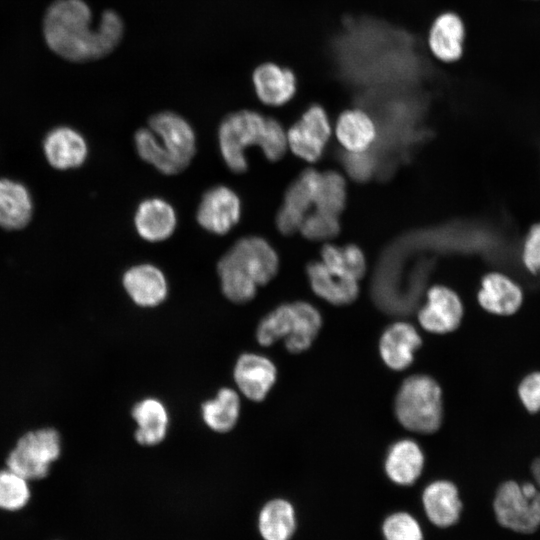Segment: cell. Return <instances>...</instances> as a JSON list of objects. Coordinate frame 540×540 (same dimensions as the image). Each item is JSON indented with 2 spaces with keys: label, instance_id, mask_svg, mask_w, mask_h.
<instances>
[{
  "label": "cell",
  "instance_id": "3",
  "mask_svg": "<svg viewBox=\"0 0 540 540\" xmlns=\"http://www.w3.org/2000/svg\"><path fill=\"white\" fill-rule=\"evenodd\" d=\"M395 414L407 429L418 433L435 432L441 425L442 392L427 375H413L401 385L395 399Z\"/></svg>",
  "mask_w": 540,
  "mask_h": 540
},
{
  "label": "cell",
  "instance_id": "24",
  "mask_svg": "<svg viewBox=\"0 0 540 540\" xmlns=\"http://www.w3.org/2000/svg\"><path fill=\"white\" fill-rule=\"evenodd\" d=\"M132 417L138 425L136 441L144 446H153L164 440L169 417L164 404L155 398H145L135 404Z\"/></svg>",
  "mask_w": 540,
  "mask_h": 540
},
{
  "label": "cell",
  "instance_id": "5",
  "mask_svg": "<svg viewBox=\"0 0 540 540\" xmlns=\"http://www.w3.org/2000/svg\"><path fill=\"white\" fill-rule=\"evenodd\" d=\"M493 510L502 527L522 534L533 533L540 527V490L530 482H503L496 491Z\"/></svg>",
  "mask_w": 540,
  "mask_h": 540
},
{
  "label": "cell",
  "instance_id": "37",
  "mask_svg": "<svg viewBox=\"0 0 540 540\" xmlns=\"http://www.w3.org/2000/svg\"><path fill=\"white\" fill-rule=\"evenodd\" d=\"M521 260L528 272H540V223L534 224L528 231L522 245Z\"/></svg>",
  "mask_w": 540,
  "mask_h": 540
},
{
  "label": "cell",
  "instance_id": "7",
  "mask_svg": "<svg viewBox=\"0 0 540 540\" xmlns=\"http://www.w3.org/2000/svg\"><path fill=\"white\" fill-rule=\"evenodd\" d=\"M220 261L237 268L258 286L272 280L279 268L277 252L267 240L258 236L238 239Z\"/></svg>",
  "mask_w": 540,
  "mask_h": 540
},
{
  "label": "cell",
  "instance_id": "20",
  "mask_svg": "<svg viewBox=\"0 0 540 540\" xmlns=\"http://www.w3.org/2000/svg\"><path fill=\"white\" fill-rule=\"evenodd\" d=\"M421 344V337L414 326L406 322H396L383 332L379 351L384 363L399 371L413 362L414 353Z\"/></svg>",
  "mask_w": 540,
  "mask_h": 540
},
{
  "label": "cell",
  "instance_id": "13",
  "mask_svg": "<svg viewBox=\"0 0 540 540\" xmlns=\"http://www.w3.org/2000/svg\"><path fill=\"white\" fill-rule=\"evenodd\" d=\"M319 177L320 173L308 169L288 187L276 215V226L282 234L290 235L300 229L306 211L314 202Z\"/></svg>",
  "mask_w": 540,
  "mask_h": 540
},
{
  "label": "cell",
  "instance_id": "22",
  "mask_svg": "<svg viewBox=\"0 0 540 540\" xmlns=\"http://www.w3.org/2000/svg\"><path fill=\"white\" fill-rule=\"evenodd\" d=\"M307 275L312 290L331 304L346 305L358 296L357 280L330 270L322 262L310 263Z\"/></svg>",
  "mask_w": 540,
  "mask_h": 540
},
{
  "label": "cell",
  "instance_id": "25",
  "mask_svg": "<svg viewBox=\"0 0 540 540\" xmlns=\"http://www.w3.org/2000/svg\"><path fill=\"white\" fill-rule=\"evenodd\" d=\"M297 528L293 504L283 498L268 501L260 510L258 529L264 540H291Z\"/></svg>",
  "mask_w": 540,
  "mask_h": 540
},
{
  "label": "cell",
  "instance_id": "2",
  "mask_svg": "<svg viewBox=\"0 0 540 540\" xmlns=\"http://www.w3.org/2000/svg\"><path fill=\"white\" fill-rule=\"evenodd\" d=\"M140 158L165 175L183 171L196 152V136L192 126L175 112L154 114L147 128L134 136Z\"/></svg>",
  "mask_w": 540,
  "mask_h": 540
},
{
  "label": "cell",
  "instance_id": "40",
  "mask_svg": "<svg viewBox=\"0 0 540 540\" xmlns=\"http://www.w3.org/2000/svg\"><path fill=\"white\" fill-rule=\"evenodd\" d=\"M531 473L535 481V485L540 490V457H537L531 465Z\"/></svg>",
  "mask_w": 540,
  "mask_h": 540
},
{
  "label": "cell",
  "instance_id": "16",
  "mask_svg": "<svg viewBox=\"0 0 540 540\" xmlns=\"http://www.w3.org/2000/svg\"><path fill=\"white\" fill-rule=\"evenodd\" d=\"M233 374L240 391L250 400L259 402L273 387L277 369L267 357L245 353L238 358Z\"/></svg>",
  "mask_w": 540,
  "mask_h": 540
},
{
  "label": "cell",
  "instance_id": "35",
  "mask_svg": "<svg viewBox=\"0 0 540 540\" xmlns=\"http://www.w3.org/2000/svg\"><path fill=\"white\" fill-rule=\"evenodd\" d=\"M310 240H324L339 232L337 215L316 211L304 218L299 229Z\"/></svg>",
  "mask_w": 540,
  "mask_h": 540
},
{
  "label": "cell",
  "instance_id": "15",
  "mask_svg": "<svg viewBox=\"0 0 540 540\" xmlns=\"http://www.w3.org/2000/svg\"><path fill=\"white\" fill-rule=\"evenodd\" d=\"M43 152L55 169L68 170L83 165L88 157V144L77 130L60 126L50 130L43 141Z\"/></svg>",
  "mask_w": 540,
  "mask_h": 540
},
{
  "label": "cell",
  "instance_id": "38",
  "mask_svg": "<svg viewBox=\"0 0 540 540\" xmlns=\"http://www.w3.org/2000/svg\"><path fill=\"white\" fill-rule=\"evenodd\" d=\"M518 396L524 408L530 413L540 411V371L526 375L518 386Z\"/></svg>",
  "mask_w": 540,
  "mask_h": 540
},
{
  "label": "cell",
  "instance_id": "19",
  "mask_svg": "<svg viewBox=\"0 0 540 540\" xmlns=\"http://www.w3.org/2000/svg\"><path fill=\"white\" fill-rule=\"evenodd\" d=\"M134 225L138 235L149 242L168 239L177 226V215L173 206L162 198H148L137 207Z\"/></svg>",
  "mask_w": 540,
  "mask_h": 540
},
{
  "label": "cell",
  "instance_id": "36",
  "mask_svg": "<svg viewBox=\"0 0 540 540\" xmlns=\"http://www.w3.org/2000/svg\"><path fill=\"white\" fill-rule=\"evenodd\" d=\"M288 146L287 133L276 119L268 118L261 150L270 161H277L283 157Z\"/></svg>",
  "mask_w": 540,
  "mask_h": 540
},
{
  "label": "cell",
  "instance_id": "9",
  "mask_svg": "<svg viewBox=\"0 0 540 540\" xmlns=\"http://www.w3.org/2000/svg\"><path fill=\"white\" fill-rule=\"evenodd\" d=\"M467 28L455 11L439 13L428 27L425 44L431 57L445 65L459 62L465 52Z\"/></svg>",
  "mask_w": 540,
  "mask_h": 540
},
{
  "label": "cell",
  "instance_id": "32",
  "mask_svg": "<svg viewBox=\"0 0 540 540\" xmlns=\"http://www.w3.org/2000/svg\"><path fill=\"white\" fill-rule=\"evenodd\" d=\"M217 272L222 292L230 301L246 303L255 297L258 285L237 268L219 260Z\"/></svg>",
  "mask_w": 540,
  "mask_h": 540
},
{
  "label": "cell",
  "instance_id": "33",
  "mask_svg": "<svg viewBox=\"0 0 540 540\" xmlns=\"http://www.w3.org/2000/svg\"><path fill=\"white\" fill-rule=\"evenodd\" d=\"M29 481L10 470H0V509L16 512L23 509L31 498Z\"/></svg>",
  "mask_w": 540,
  "mask_h": 540
},
{
  "label": "cell",
  "instance_id": "34",
  "mask_svg": "<svg viewBox=\"0 0 540 540\" xmlns=\"http://www.w3.org/2000/svg\"><path fill=\"white\" fill-rule=\"evenodd\" d=\"M381 533L384 540H424L419 520L403 510L391 512L383 519Z\"/></svg>",
  "mask_w": 540,
  "mask_h": 540
},
{
  "label": "cell",
  "instance_id": "14",
  "mask_svg": "<svg viewBox=\"0 0 540 540\" xmlns=\"http://www.w3.org/2000/svg\"><path fill=\"white\" fill-rule=\"evenodd\" d=\"M421 502L428 521L437 528H449L460 519L463 504L457 486L445 479L430 482L423 490Z\"/></svg>",
  "mask_w": 540,
  "mask_h": 540
},
{
  "label": "cell",
  "instance_id": "26",
  "mask_svg": "<svg viewBox=\"0 0 540 540\" xmlns=\"http://www.w3.org/2000/svg\"><path fill=\"white\" fill-rule=\"evenodd\" d=\"M375 128L367 112L360 108H350L340 113L336 123V134L349 152H363L374 141Z\"/></svg>",
  "mask_w": 540,
  "mask_h": 540
},
{
  "label": "cell",
  "instance_id": "30",
  "mask_svg": "<svg viewBox=\"0 0 540 540\" xmlns=\"http://www.w3.org/2000/svg\"><path fill=\"white\" fill-rule=\"evenodd\" d=\"M294 318L293 303L278 306L258 324L257 341L262 346H270L279 339L285 340L293 330Z\"/></svg>",
  "mask_w": 540,
  "mask_h": 540
},
{
  "label": "cell",
  "instance_id": "11",
  "mask_svg": "<svg viewBox=\"0 0 540 540\" xmlns=\"http://www.w3.org/2000/svg\"><path fill=\"white\" fill-rule=\"evenodd\" d=\"M463 313L459 296L450 288L436 285L429 289L427 301L418 313V320L425 330L444 334L459 326Z\"/></svg>",
  "mask_w": 540,
  "mask_h": 540
},
{
  "label": "cell",
  "instance_id": "1",
  "mask_svg": "<svg viewBox=\"0 0 540 540\" xmlns=\"http://www.w3.org/2000/svg\"><path fill=\"white\" fill-rule=\"evenodd\" d=\"M124 33L121 16L105 10L97 28L92 27V12L84 0H54L43 18V35L48 47L72 62L100 59L111 53Z\"/></svg>",
  "mask_w": 540,
  "mask_h": 540
},
{
  "label": "cell",
  "instance_id": "28",
  "mask_svg": "<svg viewBox=\"0 0 540 540\" xmlns=\"http://www.w3.org/2000/svg\"><path fill=\"white\" fill-rule=\"evenodd\" d=\"M295 327L292 334L284 340L286 348L292 353L308 349L322 325L319 311L307 302H294Z\"/></svg>",
  "mask_w": 540,
  "mask_h": 540
},
{
  "label": "cell",
  "instance_id": "6",
  "mask_svg": "<svg viewBox=\"0 0 540 540\" xmlns=\"http://www.w3.org/2000/svg\"><path fill=\"white\" fill-rule=\"evenodd\" d=\"M61 454V437L54 428H41L22 435L9 452L7 468L28 481L45 478Z\"/></svg>",
  "mask_w": 540,
  "mask_h": 540
},
{
  "label": "cell",
  "instance_id": "8",
  "mask_svg": "<svg viewBox=\"0 0 540 540\" xmlns=\"http://www.w3.org/2000/svg\"><path fill=\"white\" fill-rule=\"evenodd\" d=\"M330 121L325 108L318 103L309 105L287 132L288 146L303 160L317 161L330 136Z\"/></svg>",
  "mask_w": 540,
  "mask_h": 540
},
{
  "label": "cell",
  "instance_id": "29",
  "mask_svg": "<svg viewBox=\"0 0 540 540\" xmlns=\"http://www.w3.org/2000/svg\"><path fill=\"white\" fill-rule=\"evenodd\" d=\"M323 264L330 270L341 275L358 280L366 269L364 255L355 245L337 247L327 244L321 251Z\"/></svg>",
  "mask_w": 540,
  "mask_h": 540
},
{
  "label": "cell",
  "instance_id": "39",
  "mask_svg": "<svg viewBox=\"0 0 540 540\" xmlns=\"http://www.w3.org/2000/svg\"><path fill=\"white\" fill-rule=\"evenodd\" d=\"M346 170L355 180H367L375 169V159L366 152H349L343 156Z\"/></svg>",
  "mask_w": 540,
  "mask_h": 540
},
{
  "label": "cell",
  "instance_id": "21",
  "mask_svg": "<svg viewBox=\"0 0 540 540\" xmlns=\"http://www.w3.org/2000/svg\"><path fill=\"white\" fill-rule=\"evenodd\" d=\"M425 457L420 446L411 439L395 442L385 458L387 477L399 486L414 484L424 469Z\"/></svg>",
  "mask_w": 540,
  "mask_h": 540
},
{
  "label": "cell",
  "instance_id": "17",
  "mask_svg": "<svg viewBox=\"0 0 540 540\" xmlns=\"http://www.w3.org/2000/svg\"><path fill=\"white\" fill-rule=\"evenodd\" d=\"M122 284L132 301L141 307L157 306L168 294L164 273L150 263H141L128 268L123 274Z\"/></svg>",
  "mask_w": 540,
  "mask_h": 540
},
{
  "label": "cell",
  "instance_id": "4",
  "mask_svg": "<svg viewBox=\"0 0 540 540\" xmlns=\"http://www.w3.org/2000/svg\"><path fill=\"white\" fill-rule=\"evenodd\" d=\"M267 119L257 111L240 110L228 114L221 121L218 129L219 149L231 171L243 173L247 170L245 152L250 146H261Z\"/></svg>",
  "mask_w": 540,
  "mask_h": 540
},
{
  "label": "cell",
  "instance_id": "31",
  "mask_svg": "<svg viewBox=\"0 0 540 540\" xmlns=\"http://www.w3.org/2000/svg\"><path fill=\"white\" fill-rule=\"evenodd\" d=\"M346 186L342 176L329 171L320 174L314 202L317 211L338 215L345 205Z\"/></svg>",
  "mask_w": 540,
  "mask_h": 540
},
{
  "label": "cell",
  "instance_id": "18",
  "mask_svg": "<svg viewBox=\"0 0 540 540\" xmlns=\"http://www.w3.org/2000/svg\"><path fill=\"white\" fill-rule=\"evenodd\" d=\"M521 286L504 273L491 272L482 280L478 302L489 313L509 316L516 313L523 303Z\"/></svg>",
  "mask_w": 540,
  "mask_h": 540
},
{
  "label": "cell",
  "instance_id": "10",
  "mask_svg": "<svg viewBox=\"0 0 540 540\" xmlns=\"http://www.w3.org/2000/svg\"><path fill=\"white\" fill-rule=\"evenodd\" d=\"M241 210V200L237 193L227 186L217 185L203 194L196 219L204 230L224 235L239 222Z\"/></svg>",
  "mask_w": 540,
  "mask_h": 540
},
{
  "label": "cell",
  "instance_id": "23",
  "mask_svg": "<svg viewBox=\"0 0 540 540\" xmlns=\"http://www.w3.org/2000/svg\"><path fill=\"white\" fill-rule=\"evenodd\" d=\"M33 208L32 196L24 184L0 178V227L23 229L32 219Z\"/></svg>",
  "mask_w": 540,
  "mask_h": 540
},
{
  "label": "cell",
  "instance_id": "27",
  "mask_svg": "<svg viewBox=\"0 0 540 540\" xmlns=\"http://www.w3.org/2000/svg\"><path fill=\"white\" fill-rule=\"evenodd\" d=\"M201 413L203 421L210 429L219 433L228 432L239 418V396L230 388H222L215 398L202 404Z\"/></svg>",
  "mask_w": 540,
  "mask_h": 540
},
{
  "label": "cell",
  "instance_id": "12",
  "mask_svg": "<svg viewBox=\"0 0 540 540\" xmlns=\"http://www.w3.org/2000/svg\"><path fill=\"white\" fill-rule=\"evenodd\" d=\"M252 82L258 99L273 107L290 102L298 90V77L294 69L276 62H265L257 66Z\"/></svg>",
  "mask_w": 540,
  "mask_h": 540
}]
</instances>
